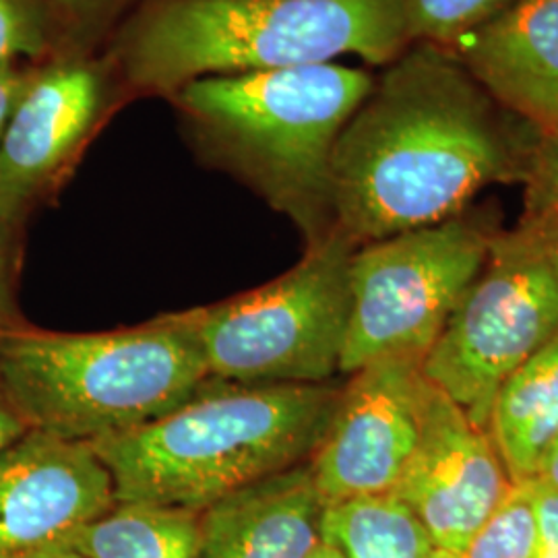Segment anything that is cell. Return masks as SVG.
<instances>
[{
  "label": "cell",
  "instance_id": "1",
  "mask_svg": "<svg viewBox=\"0 0 558 558\" xmlns=\"http://www.w3.org/2000/svg\"><path fill=\"white\" fill-rule=\"evenodd\" d=\"M538 141L451 50L412 44L336 143L331 232L359 248L449 220L484 186L523 182Z\"/></svg>",
  "mask_w": 558,
  "mask_h": 558
},
{
  "label": "cell",
  "instance_id": "2",
  "mask_svg": "<svg viewBox=\"0 0 558 558\" xmlns=\"http://www.w3.org/2000/svg\"><path fill=\"white\" fill-rule=\"evenodd\" d=\"M410 46L401 0H143L108 66L129 94L170 100L203 77L348 54L387 66Z\"/></svg>",
  "mask_w": 558,
  "mask_h": 558
},
{
  "label": "cell",
  "instance_id": "3",
  "mask_svg": "<svg viewBox=\"0 0 558 558\" xmlns=\"http://www.w3.org/2000/svg\"><path fill=\"white\" fill-rule=\"evenodd\" d=\"M329 383L207 379L177 410L94 442L117 502L205 511L214 502L311 461L338 405Z\"/></svg>",
  "mask_w": 558,
  "mask_h": 558
},
{
  "label": "cell",
  "instance_id": "4",
  "mask_svg": "<svg viewBox=\"0 0 558 558\" xmlns=\"http://www.w3.org/2000/svg\"><path fill=\"white\" fill-rule=\"evenodd\" d=\"M375 77L336 62L193 81L170 98L191 137L306 228L331 234L329 170Z\"/></svg>",
  "mask_w": 558,
  "mask_h": 558
},
{
  "label": "cell",
  "instance_id": "5",
  "mask_svg": "<svg viewBox=\"0 0 558 558\" xmlns=\"http://www.w3.org/2000/svg\"><path fill=\"white\" fill-rule=\"evenodd\" d=\"M209 379L182 315L104 333H0V385L29 430L94 445L166 416Z\"/></svg>",
  "mask_w": 558,
  "mask_h": 558
},
{
  "label": "cell",
  "instance_id": "6",
  "mask_svg": "<svg viewBox=\"0 0 558 558\" xmlns=\"http://www.w3.org/2000/svg\"><path fill=\"white\" fill-rule=\"evenodd\" d=\"M557 331L558 221L523 214L518 228L495 234L422 371L488 430L500 385Z\"/></svg>",
  "mask_w": 558,
  "mask_h": 558
},
{
  "label": "cell",
  "instance_id": "7",
  "mask_svg": "<svg viewBox=\"0 0 558 558\" xmlns=\"http://www.w3.org/2000/svg\"><path fill=\"white\" fill-rule=\"evenodd\" d=\"M354 246L336 232L308 244L304 259L267 286L184 313L209 379L327 383L339 371L350 319Z\"/></svg>",
  "mask_w": 558,
  "mask_h": 558
},
{
  "label": "cell",
  "instance_id": "8",
  "mask_svg": "<svg viewBox=\"0 0 558 558\" xmlns=\"http://www.w3.org/2000/svg\"><path fill=\"white\" fill-rule=\"evenodd\" d=\"M497 232L488 216L465 209L354 248L339 373L352 375L387 356L424 359L484 267Z\"/></svg>",
  "mask_w": 558,
  "mask_h": 558
},
{
  "label": "cell",
  "instance_id": "9",
  "mask_svg": "<svg viewBox=\"0 0 558 558\" xmlns=\"http://www.w3.org/2000/svg\"><path fill=\"white\" fill-rule=\"evenodd\" d=\"M420 356H387L352 373L308 461L325 507L391 495L418 447L430 380Z\"/></svg>",
  "mask_w": 558,
  "mask_h": 558
},
{
  "label": "cell",
  "instance_id": "10",
  "mask_svg": "<svg viewBox=\"0 0 558 558\" xmlns=\"http://www.w3.org/2000/svg\"><path fill=\"white\" fill-rule=\"evenodd\" d=\"M513 482L490 433L430 383L418 447L391 493L435 548L458 558Z\"/></svg>",
  "mask_w": 558,
  "mask_h": 558
},
{
  "label": "cell",
  "instance_id": "11",
  "mask_svg": "<svg viewBox=\"0 0 558 558\" xmlns=\"http://www.w3.org/2000/svg\"><path fill=\"white\" fill-rule=\"evenodd\" d=\"M114 505L112 474L87 442L29 430L0 451V558L69 548Z\"/></svg>",
  "mask_w": 558,
  "mask_h": 558
},
{
  "label": "cell",
  "instance_id": "12",
  "mask_svg": "<svg viewBox=\"0 0 558 558\" xmlns=\"http://www.w3.org/2000/svg\"><path fill=\"white\" fill-rule=\"evenodd\" d=\"M108 62L69 59L34 73L0 140V221L59 177L110 100Z\"/></svg>",
  "mask_w": 558,
  "mask_h": 558
},
{
  "label": "cell",
  "instance_id": "13",
  "mask_svg": "<svg viewBox=\"0 0 558 558\" xmlns=\"http://www.w3.org/2000/svg\"><path fill=\"white\" fill-rule=\"evenodd\" d=\"M447 50L539 137L558 135V0H518Z\"/></svg>",
  "mask_w": 558,
  "mask_h": 558
},
{
  "label": "cell",
  "instance_id": "14",
  "mask_svg": "<svg viewBox=\"0 0 558 558\" xmlns=\"http://www.w3.org/2000/svg\"><path fill=\"white\" fill-rule=\"evenodd\" d=\"M323 511L306 461L201 511L199 558H308L323 539Z\"/></svg>",
  "mask_w": 558,
  "mask_h": 558
},
{
  "label": "cell",
  "instance_id": "15",
  "mask_svg": "<svg viewBox=\"0 0 558 558\" xmlns=\"http://www.w3.org/2000/svg\"><path fill=\"white\" fill-rule=\"evenodd\" d=\"M488 433L511 482L538 478L558 440V331L500 385Z\"/></svg>",
  "mask_w": 558,
  "mask_h": 558
},
{
  "label": "cell",
  "instance_id": "16",
  "mask_svg": "<svg viewBox=\"0 0 558 558\" xmlns=\"http://www.w3.org/2000/svg\"><path fill=\"white\" fill-rule=\"evenodd\" d=\"M83 558H199L201 513L117 502L69 544Z\"/></svg>",
  "mask_w": 558,
  "mask_h": 558
},
{
  "label": "cell",
  "instance_id": "17",
  "mask_svg": "<svg viewBox=\"0 0 558 558\" xmlns=\"http://www.w3.org/2000/svg\"><path fill=\"white\" fill-rule=\"evenodd\" d=\"M323 538L338 544L343 558H426L435 550L416 515L393 495L325 507Z\"/></svg>",
  "mask_w": 558,
  "mask_h": 558
},
{
  "label": "cell",
  "instance_id": "18",
  "mask_svg": "<svg viewBox=\"0 0 558 558\" xmlns=\"http://www.w3.org/2000/svg\"><path fill=\"white\" fill-rule=\"evenodd\" d=\"M534 480L513 482L458 558H538Z\"/></svg>",
  "mask_w": 558,
  "mask_h": 558
},
{
  "label": "cell",
  "instance_id": "19",
  "mask_svg": "<svg viewBox=\"0 0 558 558\" xmlns=\"http://www.w3.org/2000/svg\"><path fill=\"white\" fill-rule=\"evenodd\" d=\"M518 0H401L412 44L451 48L488 21L497 20Z\"/></svg>",
  "mask_w": 558,
  "mask_h": 558
},
{
  "label": "cell",
  "instance_id": "20",
  "mask_svg": "<svg viewBox=\"0 0 558 558\" xmlns=\"http://www.w3.org/2000/svg\"><path fill=\"white\" fill-rule=\"evenodd\" d=\"M50 44L44 0H0V66L20 57H40Z\"/></svg>",
  "mask_w": 558,
  "mask_h": 558
},
{
  "label": "cell",
  "instance_id": "21",
  "mask_svg": "<svg viewBox=\"0 0 558 558\" xmlns=\"http://www.w3.org/2000/svg\"><path fill=\"white\" fill-rule=\"evenodd\" d=\"M525 184V216L558 221V135L539 137Z\"/></svg>",
  "mask_w": 558,
  "mask_h": 558
},
{
  "label": "cell",
  "instance_id": "22",
  "mask_svg": "<svg viewBox=\"0 0 558 558\" xmlns=\"http://www.w3.org/2000/svg\"><path fill=\"white\" fill-rule=\"evenodd\" d=\"M534 505L538 521V558H558V490L534 480Z\"/></svg>",
  "mask_w": 558,
  "mask_h": 558
},
{
  "label": "cell",
  "instance_id": "23",
  "mask_svg": "<svg viewBox=\"0 0 558 558\" xmlns=\"http://www.w3.org/2000/svg\"><path fill=\"white\" fill-rule=\"evenodd\" d=\"M34 80V73L21 71L15 64H4L0 66V140L4 135V129L9 124V119L20 104L21 96L29 87Z\"/></svg>",
  "mask_w": 558,
  "mask_h": 558
},
{
  "label": "cell",
  "instance_id": "24",
  "mask_svg": "<svg viewBox=\"0 0 558 558\" xmlns=\"http://www.w3.org/2000/svg\"><path fill=\"white\" fill-rule=\"evenodd\" d=\"M52 2L69 17L89 23V25L104 20L108 13H112L122 4V0H52Z\"/></svg>",
  "mask_w": 558,
  "mask_h": 558
},
{
  "label": "cell",
  "instance_id": "25",
  "mask_svg": "<svg viewBox=\"0 0 558 558\" xmlns=\"http://www.w3.org/2000/svg\"><path fill=\"white\" fill-rule=\"evenodd\" d=\"M25 433H29V426L21 418L17 408L7 396L4 387L0 385V451H4L9 445L20 440Z\"/></svg>",
  "mask_w": 558,
  "mask_h": 558
},
{
  "label": "cell",
  "instance_id": "26",
  "mask_svg": "<svg viewBox=\"0 0 558 558\" xmlns=\"http://www.w3.org/2000/svg\"><path fill=\"white\" fill-rule=\"evenodd\" d=\"M536 480L558 490V440L553 445L548 458L544 459V463L539 468L538 478Z\"/></svg>",
  "mask_w": 558,
  "mask_h": 558
},
{
  "label": "cell",
  "instance_id": "27",
  "mask_svg": "<svg viewBox=\"0 0 558 558\" xmlns=\"http://www.w3.org/2000/svg\"><path fill=\"white\" fill-rule=\"evenodd\" d=\"M308 558H343V555H341L338 544H333L331 539L323 538L319 546L313 550V555Z\"/></svg>",
  "mask_w": 558,
  "mask_h": 558
},
{
  "label": "cell",
  "instance_id": "28",
  "mask_svg": "<svg viewBox=\"0 0 558 558\" xmlns=\"http://www.w3.org/2000/svg\"><path fill=\"white\" fill-rule=\"evenodd\" d=\"M29 558H83L81 557L77 550H73V548H57V550H50V553H41V555H36V557Z\"/></svg>",
  "mask_w": 558,
  "mask_h": 558
},
{
  "label": "cell",
  "instance_id": "29",
  "mask_svg": "<svg viewBox=\"0 0 558 558\" xmlns=\"http://www.w3.org/2000/svg\"><path fill=\"white\" fill-rule=\"evenodd\" d=\"M426 558H456V557H451V555H447V553H442V550H437V548H435V550H433V553H430V555H428V557Z\"/></svg>",
  "mask_w": 558,
  "mask_h": 558
}]
</instances>
